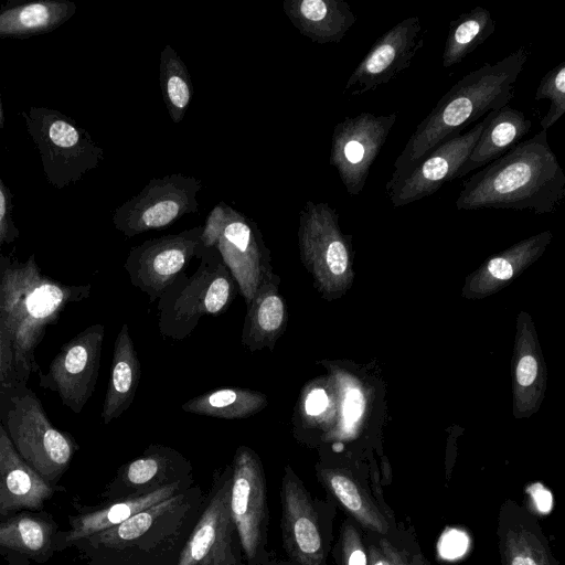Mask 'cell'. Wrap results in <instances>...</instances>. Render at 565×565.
<instances>
[{"label":"cell","instance_id":"6","mask_svg":"<svg viewBox=\"0 0 565 565\" xmlns=\"http://www.w3.org/2000/svg\"><path fill=\"white\" fill-rule=\"evenodd\" d=\"M192 275L180 274L158 299V328L175 341L188 338L204 316H220L239 288L215 247L202 248Z\"/></svg>","mask_w":565,"mask_h":565},{"label":"cell","instance_id":"15","mask_svg":"<svg viewBox=\"0 0 565 565\" xmlns=\"http://www.w3.org/2000/svg\"><path fill=\"white\" fill-rule=\"evenodd\" d=\"M203 225L147 239L130 248L124 267L131 285L146 294L149 301L158 300L175 278L198 258Z\"/></svg>","mask_w":565,"mask_h":565},{"label":"cell","instance_id":"25","mask_svg":"<svg viewBox=\"0 0 565 565\" xmlns=\"http://www.w3.org/2000/svg\"><path fill=\"white\" fill-rule=\"evenodd\" d=\"M280 277L271 274L256 289L246 306L241 342L249 352L273 351L288 324V308L279 292Z\"/></svg>","mask_w":565,"mask_h":565},{"label":"cell","instance_id":"30","mask_svg":"<svg viewBox=\"0 0 565 565\" xmlns=\"http://www.w3.org/2000/svg\"><path fill=\"white\" fill-rule=\"evenodd\" d=\"M266 394L244 387L216 388L194 396L181 405L185 413L220 419H245L265 409Z\"/></svg>","mask_w":565,"mask_h":565},{"label":"cell","instance_id":"8","mask_svg":"<svg viewBox=\"0 0 565 565\" xmlns=\"http://www.w3.org/2000/svg\"><path fill=\"white\" fill-rule=\"evenodd\" d=\"M280 530L284 550L292 565H328L335 504L317 499L287 463L280 484Z\"/></svg>","mask_w":565,"mask_h":565},{"label":"cell","instance_id":"43","mask_svg":"<svg viewBox=\"0 0 565 565\" xmlns=\"http://www.w3.org/2000/svg\"><path fill=\"white\" fill-rule=\"evenodd\" d=\"M0 128H4V113H3V106L1 100V94H0Z\"/></svg>","mask_w":565,"mask_h":565},{"label":"cell","instance_id":"5","mask_svg":"<svg viewBox=\"0 0 565 565\" xmlns=\"http://www.w3.org/2000/svg\"><path fill=\"white\" fill-rule=\"evenodd\" d=\"M0 426L20 457L52 486L78 450L73 435L51 423L41 399L24 382L0 388Z\"/></svg>","mask_w":565,"mask_h":565},{"label":"cell","instance_id":"21","mask_svg":"<svg viewBox=\"0 0 565 565\" xmlns=\"http://www.w3.org/2000/svg\"><path fill=\"white\" fill-rule=\"evenodd\" d=\"M495 534L501 565H559L537 518L515 500L501 503Z\"/></svg>","mask_w":565,"mask_h":565},{"label":"cell","instance_id":"36","mask_svg":"<svg viewBox=\"0 0 565 565\" xmlns=\"http://www.w3.org/2000/svg\"><path fill=\"white\" fill-rule=\"evenodd\" d=\"M12 194L0 177V255L4 245L15 242L20 232L13 216Z\"/></svg>","mask_w":565,"mask_h":565},{"label":"cell","instance_id":"24","mask_svg":"<svg viewBox=\"0 0 565 565\" xmlns=\"http://www.w3.org/2000/svg\"><path fill=\"white\" fill-rule=\"evenodd\" d=\"M58 524L46 511H21L0 521V554L18 562L45 563L54 550Z\"/></svg>","mask_w":565,"mask_h":565},{"label":"cell","instance_id":"27","mask_svg":"<svg viewBox=\"0 0 565 565\" xmlns=\"http://www.w3.org/2000/svg\"><path fill=\"white\" fill-rule=\"evenodd\" d=\"M484 118V127L457 179L503 156L520 142L532 127V121L523 111L509 105L489 111Z\"/></svg>","mask_w":565,"mask_h":565},{"label":"cell","instance_id":"23","mask_svg":"<svg viewBox=\"0 0 565 565\" xmlns=\"http://www.w3.org/2000/svg\"><path fill=\"white\" fill-rule=\"evenodd\" d=\"M193 483L194 479L191 477L142 497L108 501L97 508L71 515L68 516L70 529L57 532L54 550L55 552L62 551L95 533L118 525L140 511L188 489Z\"/></svg>","mask_w":565,"mask_h":565},{"label":"cell","instance_id":"33","mask_svg":"<svg viewBox=\"0 0 565 565\" xmlns=\"http://www.w3.org/2000/svg\"><path fill=\"white\" fill-rule=\"evenodd\" d=\"M318 380L307 383L300 391L291 417L292 435L301 444L310 446L315 433L324 429L326 416L330 413L331 396Z\"/></svg>","mask_w":565,"mask_h":565},{"label":"cell","instance_id":"9","mask_svg":"<svg viewBox=\"0 0 565 565\" xmlns=\"http://www.w3.org/2000/svg\"><path fill=\"white\" fill-rule=\"evenodd\" d=\"M301 263L327 299L347 286L350 274V239L339 225V214L326 202L307 201L297 231Z\"/></svg>","mask_w":565,"mask_h":565},{"label":"cell","instance_id":"22","mask_svg":"<svg viewBox=\"0 0 565 565\" xmlns=\"http://www.w3.org/2000/svg\"><path fill=\"white\" fill-rule=\"evenodd\" d=\"M57 490L17 452L0 426V521L21 511H42Z\"/></svg>","mask_w":565,"mask_h":565},{"label":"cell","instance_id":"3","mask_svg":"<svg viewBox=\"0 0 565 565\" xmlns=\"http://www.w3.org/2000/svg\"><path fill=\"white\" fill-rule=\"evenodd\" d=\"M531 52L521 46L499 62L486 63L459 79L417 125L394 162L391 178L419 161L441 141L514 97V83Z\"/></svg>","mask_w":565,"mask_h":565},{"label":"cell","instance_id":"28","mask_svg":"<svg viewBox=\"0 0 565 565\" xmlns=\"http://www.w3.org/2000/svg\"><path fill=\"white\" fill-rule=\"evenodd\" d=\"M141 377V365L129 332L122 323L114 344L110 376L104 398L100 418L110 424L131 405Z\"/></svg>","mask_w":565,"mask_h":565},{"label":"cell","instance_id":"32","mask_svg":"<svg viewBox=\"0 0 565 565\" xmlns=\"http://www.w3.org/2000/svg\"><path fill=\"white\" fill-rule=\"evenodd\" d=\"M159 84L170 119L180 124L192 102L193 84L186 65L170 44L160 53Z\"/></svg>","mask_w":565,"mask_h":565},{"label":"cell","instance_id":"40","mask_svg":"<svg viewBox=\"0 0 565 565\" xmlns=\"http://www.w3.org/2000/svg\"><path fill=\"white\" fill-rule=\"evenodd\" d=\"M364 409L363 395L356 387H348L343 396L342 419L343 428L351 430L360 419Z\"/></svg>","mask_w":565,"mask_h":565},{"label":"cell","instance_id":"41","mask_svg":"<svg viewBox=\"0 0 565 565\" xmlns=\"http://www.w3.org/2000/svg\"><path fill=\"white\" fill-rule=\"evenodd\" d=\"M537 375V361L533 355L522 356L516 366V381L521 386H530Z\"/></svg>","mask_w":565,"mask_h":565},{"label":"cell","instance_id":"38","mask_svg":"<svg viewBox=\"0 0 565 565\" xmlns=\"http://www.w3.org/2000/svg\"><path fill=\"white\" fill-rule=\"evenodd\" d=\"M395 565H431L420 551L416 540L403 529L394 537Z\"/></svg>","mask_w":565,"mask_h":565},{"label":"cell","instance_id":"1","mask_svg":"<svg viewBox=\"0 0 565 565\" xmlns=\"http://www.w3.org/2000/svg\"><path fill=\"white\" fill-rule=\"evenodd\" d=\"M565 196V174L540 130L469 177L456 199L458 210L484 207L554 213Z\"/></svg>","mask_w":565,"mask_h":565},{"label":"cell","instance_id":"26","mask_svg":"<svg viewBox=\"0 0 565 565\" xmlns=\"http://www.w3.org/2000/svg\"><path fill=\"white\" fill-rule=\"evenodd\" d=\"M282 10L299 33L315 43H339L356 21L343 0H285Z\"/></svg>","mask_w":565,"mask_h":565},{"label":"cell","instance_id":"19","mask_svg":"<svg viewBox=\"0 0 565 565\" xmlns=\"http://www.w3.org/2000/svg\"><path fill=\"white\" fill-rule=\"evenodd\" d=\"M193 477L191 461L172 447L151 444L120 466L102 497L105 502L142 497Z\"/></svg>","mask_w":565,"mask_h":565},{"label":"cell","instance_id":"35","mask_svg":"<svg viewBox=\"0 0 565 565\" xmlns=\"http://www.w3.org/2000/svg\"><path fill=\"white\" fill-rule=\"evenodd\" d=\"M332 554L337 565H369L364 531L349 516L340 525Z\"/></svg>","mask_w":565,"mask_h":565},{"label":"cell","instance_id":"42","mask_svg":"<svg viewBox=\"0 0 565 565\" xmlns=\"http://www.w3.org/2000/svg\"><path fill=\"white\" fill-rule=\"evenodd\" d=\"M265 565H292L291 562H289L288 559L284 561V559H278L276 558L275 556L268 562L266 563Z\"/></svg>","mask_w":565,"mask_h":565},{"label":"cell","instance_id":"11","mask_svg":"<svg viewBox=\"0 0 565 565\" xmlns=\"http://www.w3.org/2000/svg\"><path fill=\"white\" fill-rule=\"evenodd\" d=\"M232 466L213 472L200 515L175 565H246L231 514Z\"/></svg>","mask_w":565,"mask_h":565},{"label":"cell","instance_id":"39","mask_svg":"<svg viewBox=\"0 0 565 565\" xmlns=\"http://www.w3.org/2000/svg\"><path fill=\"white\" fill-rule=\"evenodd\" d=\"M364 534L369 565H395V536L386 537L366 532Z\"/></svg>","mask_w":565,"mask_h":565},{"label":"cell","instance_id":"20","mask_svg":"<svg viewBox=\"0 0 565 565\" xmlns=\"http://www.w3.org/2000/svg\"><path fill=\"white\" fill-rule=\"evenodd\" d=\"M316 475L328 498L364 532L386 537L398 533L392 510L383 508L372 488L351 470L321 461L316 465Z\"/></svg>","mask_w":565,"mask_h":565},{"label":"cell","instance_id":"17","mask_svg":"<svg viewBox=\"0 0 565 565\" xmlns=\"http://www.w3.org/2000/svg\"><path fill=\"white\" fill-rule=\"evenodd\" d=\"M238 285L246 306L265 278L274 274L270 250L256 222L225 204V214L214 246Z\"/></svg>","mask_w":565,"mask_h":565},{"label":"cell","instance_id":"12","mask_svg":"<svg viewBox=\"0 0 565 565\" xmlns=\"http://www.w3.org/2000/svg\"><path fill=\"white\" fill-rule=\"evenodd\" d=\"M201 190L202 180L193 175L173 173L152 178L138 194L114 211L113 224L128 238L168 227L199 211Z\"/></svg>","mask_w":565,"mask_h":565},{"label":"cell","instance_id":"18","mask_svg":"<svg viewBox=\"0 0 565 565\" xmlns=\"http://www.w3.org/2000/svg\"><path fill=\"white\" fill-rule=\"evenodd\" d=\"M423 46L419 18L403 19L375 41L349 76L343 94L359 96L391 82L409 67Z\"/></svg>","mask_w":565,"mask_h":565},{"label":"cell","instance_id":"37","mask_svg":"<svg viewBox=\"0 0 565 565\" xmlns=\"http://www.w3.org/2000/svg\"><path fill=\"white\" fill-rule=\"evenodd\" d=\"M17 382L14 370L13 337L0 316V388Z\"/></svg>","mask_w":565,"mask_h":565},{"label":"cell","instance_id":"4","mask_svg":"<svg viewBox=\"0 0 565 565\" xmlns=\"http://www.w3.org/2000/svg\"><path fill=\"white\" fill-rule=\"evenodd\" d=\"M199 484L85 539L99 565H175L203 505Z\"/></svg>","mask_w":565,"mask_h":565},{"label":"cell","instance_id":"2","mask_svg":"<svg viewBox=\"0 0 565 565\" xmlns=\"http://www.w3.org/2000/svg\"><path fill=\"white\" fill-rule=\"evenodd\" d=\"M90 291L92 285H66L43 274L34 253L24 262L0 255V316L13 337L17 382L41 372L35 352L47 327Z\"/></svg>","mask_w":565,"mask_h":565},{"label":"cell","instance_id":"34","mask_svg":"<svg viewBox=\"0 0 565 565\" xmlns=\"http://www.w3.org/2000/svg\"><path fill=\"white\" fill-rule=\"evenodd\" d=\"M534 98L551 102L540 121L541 130L547 131L565 114V62L557 64L541 78Z\"/></svg>","mask_w":565,"mask_h":565},{"label":"cell","instance_id":"7","mask_svg":"<svg viewBox=\"0 0 565 565\" xmlns=\"http://www.w3.org/2000/svg\"><path fill=\"white\" fill-rule=\"evenodd\" d=\"M21 116L52 186L71 185L103 161L104 150L70 116L43 106H31Z\"/></svg>","mask_w":565,"mask_h":565},{"label":"cell","instance_id":"13","mask_svg":"<svg viewBox=\"0 0 565 565\" xmlns=\"http://www.w3.org/2000/svg\"><path fill=\"white\" fill-rule=\"evenodd\" d=\"M397 116V111L387 115L364 111L345 117L333 128L329 162L351 196L363 191Z\"/></svg>","mask_w":565,"mask_h":565},{"label":"cell","instance_id":"29","mask_svg":"<svg viewBox=\"0 0 565 565\" xmlns=\"http://www.w3.org/2000/svg\"><path fill=\"white\" fill-rule=\"evenodd\" d=\"M76 12L68 0H35L0 8V38L26 39L56 30Z\"/></svg>","mask_w":565,"mask_h":565},{"label":"cell","instance_id":"16","mask_svg":"<svg viewBox=\"0 0 565 565\" xmlns=\"http://www.w3.org/2000/svg\"><path fill=\"white\" fill-rule=\"evenodd\" d=\"M484 124L486 118L467 132L441 141L406 171L391 178L385 191L392 206L401 207L433 195L444 184L457 179Z\"/></svg>","mask_w":565,"mask_h":565},{"label":"cell","instance_id":"10","mask_svg":"<svg viewBox=\"0 0 565 565\" xmlns=\"http://www.w3.org/2000/svg\"><path fill=\"white\" fill-rule=\"evenodd\" d=\"M231 486V514L246 565H265L274 557L268 546L269 508L264 465L246 445L234 452Z\"/></svg>","mask_w":565,"mask_h":565},{"label":"cell","instance_id":"14","mask_svg":"<svg viewBox=\"0 0 565 565\" xmlns=\"http://www.w3.org/2000/svg\"><path fill=\"white\" fill-rule=\"evenodd\" d=\"M104 337V324L87 327L61 347L46 373H39V386L56 393L75 414L83 411L95 391Z\"/></svg>","mask_w":565,"mask_h":565},{"label":"cell","instance_id":"31","mask_svg":"<svg viewBox=\"0 0 565 565\" xmlns=\"http://www.w3.org/2000/svg\"><path fill=\"white\" fill-rule=\"evenodd\" d=\"M495 31V21L490 11L477 6L461 13L449 23L441 64L448 68L462 60L481 45Z\"/></svg>","mask_w":565,"mask_h":565}]
</instances>
